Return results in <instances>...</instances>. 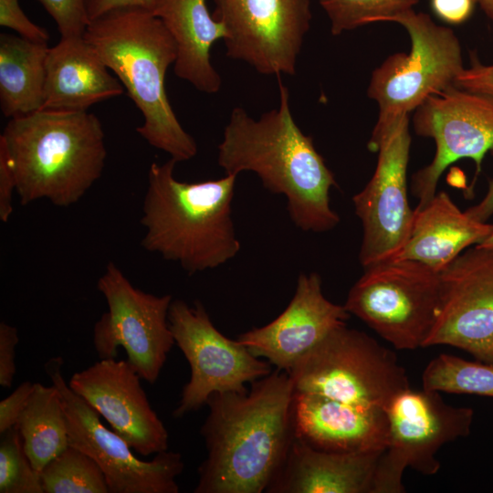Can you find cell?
I'll list each match as a JSON object with an SVG mask.
<instances>
[{
	"label": "cell",
	"instance_id": "35",
	"mask_svg": "<svg viewBox=\"0 0 493 493\" xmlns=\"http://www.w3.org/2000/svg\"><path fill=\"white\" fill-rule=\"evenodd\" d=\"M16 183L5 143L0 141V220L6 223L13 213V193Z\"/></svg>",
	"mask_w": 493,
	"mask_h": 493
},
{
	"label": "cell",
	"instance_id": "4",
	"mask_svg": "<svg viewBox=\"0 0 493 493\" xmlns=\"http://www.w3.org/2000/svg\"><path fill=\"white\" fill-rule=\"evenodd\" d=\"M84 37L142 112L143 123L136 131L177 163L194 158L197 144L166 93L165 75L176 60L177 47L160 18L143 8L115 9L90 21Z\"/></svg>",
	"mask_w": 493,
	"mask_h": 493
},
{
	"label": "cell",
	"instance_id": "5",
	"mask_svg": "<svg viewBox=\"0 0 493 493\" xmlns=\"http://www.w3.org/2000/svg\"><path fill=\"white\" fill-rule=\"evenodd\" d=\"M14 170L20 204L39 199L68 207L100 178L107 158L98 117L39 110L11 118L0 135Z\"/></svg>",
	"mask_w": 493,
	"mask_h": 493
},
{
	"label": "cell",
	"instance_id": "10",
	"mask_svg": "<svg viewBox=\"0 0 493 493\" xmlns=\"http://www.w3.org/2000/svg\"><path fill=\"white\" fill-rule=\"evenodd\" d=\"M97 287L109 308L94 326L100 359H116L121 346L141 378L154 383L175 344L168 320L172 296L135 288L113 262L108 263Z\"/></svg>",
	"mask_w": 493,
	"mask_h": 493
},
{
	"label": "cell",
	"instance_id": "22",
	"mask_svg": "<svg viewBox=\"0 0 493 493\" xmlns=\"http://www.w3.org/2000/svg\"><path fill=\"white\" fill-rule=\"evenodd\" d=\"M492 231L493 224L472 218L446 192H436L427 204L414 210L408 239L393 258L414 260L441 272Z\"/></svg>",
	"mask_w": 493,
	"mask_h": 493
},
{
	"label": "cell",
	"instance_id": "21",
	"mask_svg": "<svg viewBox=\"0 0 493 493\" xmlns=\"http://www.w3.org/2000/svg\"><path fill=\"white\" fill-rule=\"evenodd\" d=\"M124 89L84 36L60 37L49 47L41 110L84 111Z\"/></svg>",
	"mask_w": 493,
	"mask_h": 493
},
{
	"label": "cell",
	"instance_id": "28",
	"mask_svg": "<svg viewBox=\"0 0 493 493\" xmlns=\"http://www.w3.org/2000/svg\"><path fill=\"white\" fill-rule=\"evenodd\" d=\"M419 0H319L330 23V32L339 36L346 31L375 22H389L414 9Z\"/></svg>",
	"mask_w": 493,
	"mask_h": 493
},
{
	"label": "cell",
	"instance_id": "24",
	"mask_svg": "<svg viewBox=\"0 0 493 493\" xmlns=\"http://www.w3.org/2000/svg\"><path fill=\"white\" fill-rule=\"evenodd\" d=\"M48 49L46 42L0 35V108L5 117L42 109Z\"/></svg>",
	"mask_w": 493,
	"mask_h": 493
},
{
	"label": "cell",
	"instance_id": "15",
	"mask_svg": "<svg viewBox=\"0 0 493 493\" xmlns=\"http://www.w3.org/2000/svg\"><path fill=\"white\" fill-rule=\"evenodd\" d=\"M213 17L226 30V56L258 73L294 75L309 30L311 0H214Z\"/></svg>",
	"mask_w": 493,
	"mask_h": 493
},
{
	"label": "cell",
	"instance_id": "17",
	"mask_svg": "<svg viewBox=\"0 0 493 493\" xmlns=\"http://www.w3.org/2000/svg\"><path fill=\"white\" fill-rule=\"evenodd\" d=\"M141 379L128 361L102 359L75 372L68 383L131 449L148 456L168 449V432L152 408Z\"/></svg>",
	"mask_w": 493,
	"mask_h": 493
},
{
	"label": "cell",
	"instance_id": "31",
	"mask_svg": "<svg viewBox=\"0 0 493 493\" xmlns=\"http://www.w3.org/2000/svg\"><path fill=\"white\" fill-rule=\"evenodd\" d=\"M0 26L34 41L47 43L49 40L48 32L26 16L18 0H0Z\"/></svg>",
	"mask_w": 493,
	"mask_h": 493
},
{
	"label": "cell",
	"instance_id": "9",
	"mask_svg": "<svg viewBox=\"0 0 493 493\" xmlns=\"http://www.w3.org/2000/svg\"><path fill=\"white\" fill-rule=\"evenodd\" d=\"M389 424L388 445L376 468L373 493H403L407 467L423 475L438 472V450L445 444L468 435L474 410L446 404L440 392L410 387L384 408Z\"/></svg>",
	"mask_w": 493,
	"mask_h": 493
},
{
	"label": "cell",
	"instance_id": "12",
	"mask_svg": "<svg viewBox=\"0 0 493 493\" xmlns=\"http://www.w3.org/2000/svg\"><path fill=\"white\" fill-rule=\"evenodd\" d=\"M168 320L175 344L191 368L173 417L198 410L214 393L246 392V383L272 372L268 362L222 334L200 301L189 306L182 299L173 300Z\"/></svg>",
	"mask_w": 493,
	"mask_h": 493
},
{
	"label": "cell",
	"instance_id": "14",
	"mask_svg": "<svg viewBox=\"0 0 493 493\" xmlns=\"http://www.w3.org/2000/svg\"><path fill=\"white\" fill-rule=\"evenodd\" d=\"M415 133L431 138L435 152L429 164L412 177L417 207L436 194L444 171L461 159H471L480 172L486 153L493 149V96L454 86L428 97L413 117Z\"/></svg>",
	"mask_w": 493,
	"mask_h": 493
},
{
	"label": "cell",
	"instance_id": "2",
	"mask_svg": "<svg viewBox=\"0 0 493 493\" xmlns=\"http://www.w3.org/2000/svg\"><path fill=\"white\" fill-rule=\"evenodd\" d=\"M279 105L255 120L235 107L219 143L217 163L226 174L253 172L263 186L283 194L294 225L305 232L333 229L339 215L330 207L332 172L302 132L290 110L289 91L278 78Z\"/></svg>",
	"mask_w": 493,
	"mask_h": 493
},
{
	"label": "cell",
	"instance_id": "13",
	"mask_svg": "<svg viewBox=\"0 0 493 493\" xmlns=\"http://www.w3.org/2000/svg\"><path fill=\"white\" fill-rule=\"evenodd\" d=\"M409 115L371 135L368 149L378 152L374 173L352 197L362 226L359 260L365 268L393 258L406 243L414 216L407 193L411 134Z\"/></svg>",
	"mask_w": 493,
	"mask_h": 493
},
{
	"label": "cell",
	"instance_id": "11",
	"mask_svg": "<svg viewBox=\"0 0 493 493\" xmlns=\"http://www.w3.org/2000/svg\"><path fill=\"white\" fill-rule=\"evenodd\" d=\"M62 358H51L45 370L59 392L68 443L99 465L110 493H178L176 477L184 466L182 455L166 450L151 461L136 457L127 442L109 430L95 409L72 391L62 374Z\"/></svg>",
	"mask_w": 493,
	"mask_h": 493
},
{
	"label": "cell",
	"instance_id": "19",
	"mask_svg": "<svg viewBox=\"0 0 493 493\" xmlns=\"http://www.w3.org/2000/svg\"><path fill=\"white\" fill-rule=\"evenodd\" d=\"M292 423L294 435L319 450L383 451L388 445V418L380 406L293 392Z\"/></svg>",
	"mask_w": 493,
	"mask_h": 493
},
{
	"label": "cell",
	"instance_id": "3",
	"mask_svg": "<svg viewBox=\"0 0 493 493\" xmlns=\"http://www.w3.org/2000/svg\"><path fill=\"white\" fill-rule=\"evenodd\" d=\"M176 163L170 158L149 168L142 246L178 263L191 275L215 268L240 250L232 219L237 175L185 183L174 176Z\"/></svg>",
	"mask_w": 493,
	"mask_h": 493
},
{
	"label": "cell",
	"instance_id": "26",
	"mask_svg": "<svg viewBox=\"0 0 493 493\" xmlns=\"http://www.w3.org/2000/svg\"><path fill=\"white\" fill-rule=\"evenodd\" d=\"M422 384L423 389L440 393L493 397V363L442 353L424 370Z\"/></svg>",
	"mask_w": 493,
	"mask_h": 493
},
{
	"label": "cell",
	"instance_id": "33",
	"mask_svg": "<svg viewBox=\"0 0 493 493\" xmlns=\"http://www.w3.org/2000/svg\"><path fill=\"white\" fill-rule=\"evenodd\" d=\"M454 85L468 91L493 96V64L484 65L473 58L470 67L457 75Z\"/></svg>",
	"mask_w": 493,
	"mask_h": 493
},
{
	"label": "cell",
	"instance_id": "30",
	"mask_svg": "<svg viewBox=\"0 0 493 493\" xmlns=\"http://www.w3.org/2000/svg\"><path fill=\"white\" fill-rule=\"evenodd\" d=\"M56 22L61 37L84 36L89 24L85 0H38Z\"/></svg>",
	"mask_w": 493,
	"mask_h": 493
},
{
	"label": "cell",
	"instance_id": "25",
	"mask_svg": "<svg viewBox=\"0 0 493 493\" xmlns=\"http://www.w3.org/2000/svg\"><path fill=\"white\" fill-rule=\"evenodd\" d=\"M16 425L22 436L25 452L38 471L69 446L61 398L53 384L34 383Z\"/></svg>",
	"mask_w": 493,
	"mask_h": 493
},
{
	"label": "cell",
	"instance_id": "27",
	"mask_svg": "<svg viewBox=\"0 0 493 493\" xmlns=\"http://www.w3.org/2000/svg\"><path fill=\"white\" fill-rule=\"evenodd\" d=\"M44 493H110L99 465L68 446L40 471Z\"/></svg>",
	"mask_w": 493,
	"mask_h": 493
},
{
	"label": "cell",
	"instance_id": "34",
	"mask_svg": "<svg viewBox=\"0 0 493 493\" xmlns=\"http://www.w3.org/2000/svg\"><path fill=\"white\" fill-rule=\"evenodd\" d=\"M34 383H22L11 394L0 402V434L15 426L25 409Z\"/></svg>",
	"mask_w": 493,
	"mask_h": 493
},
{
	"label": "cell",
	"instance_id": "32",
	"mask_svg": "<svg viewBox=\"0 0 493 493\" xmlns=\"http://www.w3.org/2000/svg\"><path fill=\"white\" fill-rule=\"evenodd\" d=\"M19 341L17 329L4 321L0 323V385L12 386L16 374V346Z\"/></svg>",
	"mask_w": 493,
	"mask_h": 493
},
{
	"label": "cell",
	"instance_id": "40",
	"mask_svg": "<svg viewBox=\"0 0 493 493\" xmlns=\"http://www.w3.org/2000/svg\"><path fill=\"white\" fill-rule=\"evenodd\" d=\"M478 246L493 250V231Z\"/></svg>",
	"mask_w": 493,
	"mask_h": 493
},
{
	"label": "cell",
	"instance_id": "39",
	"mask_svg": "<svg viewBox=\"0 0 493 493\" xmlns=\"http://www.w3.org/2000/svg\"><path fill=\"white\" fill-rule=\"evenodd\" d=\"M486 16L493 20V0H476Z\"/></svg>",
	"mask_w": 493,
	"mask_h": 493
},
{
	"label": "cell",
	"instance_id": "18",
	"mask_svg": "<svg viewBox=\"0 0 493 493\" xmlns=\"http://www.w3.org/2000/svg\"><path fill=\"white\" fill-rule=\"evenodd\" d=\"M350 313L323 295L321 278L312 272L299 276L288 307L270 323L253 328L236 340L257 358L288 372L296 362Z\"/></svg>",
	"mask_w": 493,
	"mask_h": 493
},
{
	"label": "cell",
	"instance_id": "36",
	"mask_svg": "<svg viewBox=\"0 0 493 493\" xmlns=\"http://www.w3.org/2000/svg\"><path fill=\"white\" fill-rule=\"evenodd\" d=\"M476 3V0H431V8L446 23L459 25L470 17Z\"/></svg>",
	"mask_w": 493,
	"mask_h": 493
},
{
	"label": "cell",
	"instance_id": "20",
	"mask_svg": "<svg viewBox=\"0 0 493 493\" xmlns=\"http://www.w3.org/2000/svg\"><path fill=\"white\" fill-rule=\"evenodd\" d=\"M383 452H328L294 435L286 459L266 492L373 493Z\"/></svg>",
	"mask_w": 493,
	"mask_h": 493
},
{
	"label": "cell",
	"instance_id": "38",
	"mask_svg": "<svg viewBox=\"0 0 493 493\" xmlns=\"http://www.w3.org/2000/svg\"><path fill=\"white\" fill-rule=\"evenodd\" d=\"M472 218L487 222L493 215V178L488 182L484 197L475 205L466 210Z\"/></svg>",
	"mask_w": 493,
	"mask_h": 493
},
{
	"label": "cell",
	"instance_id": "29",
	"mask_svg": "<svg viewBox=\"0 0 493 493\" xmlns=\"http://www.w3.org/2000/svg\"><path fill=\"white\" fill-rule=\"evenodd\" d=\"M0 493H44L40 471L26 456L16 425L1 434Z\"/></svg>",
	"mask_w": 493,
	"mask_h": 493
},
{
	"label": "cell",
	"instance_id": "23",
	"mask_svg": "<svg viewBox=\"0 0 493 493\" xmlns=\"http://www.w3.org/2000/svg\"><path fill=\"white\" fill-rule=\"evenodd\" d=\"M152 12L176 44V76L201 92H218L222 80L212 64L211 48L226 38V30L209 14L205 0H156Z\"/></svg>",
	"mask_w": 493,
	"mask_h": 493
},
{
	"label": "cell",
	"instance_id": "7",
	"mask_svg": "<svg viewBox=\"0 0 493 493\" xmlns=\"http://www.w3.org/2000/svg\"><path fill=\"white\" fill-rule=\"evenodd\" d=\"M405 28L408 53L390 55L371 75L367 95L378 105L371 135H377L414 111L428 97L454 86L465 68L460 41L447 26L414 9L389 20Z\"/></svg>",
	"mask_w": 493,
	"mask_h": 493
},
{
	"label": "cell",
	"instance_id": "37",
	"mask_svg": "<svg viewBox=\"0 0 493 493\" xmlns=\"http://www.w3.org/2000/svg\"><path fill=\"white\" fill-rule=\"evenodd\" d=\"M156 0H85L89 22L119 8L139 7L152 11Z\"/></svg>",
	"mask_w": 493,
	"mask_h": 493
},
{
	"label": "cell",
	"instance_id": "16",
	"mask_svg": "<svg viewBox=\"0 0 493 493\" xmlns=\"http://www.w3.org/2000/svg\"><path fill=\"white\" fill-rule=\"evenodd\" d=\"M440 278V309L425 347L449 345L493 363V250L467 248Z\"/></svg>",
	"mask_w": 493,
	"mask_h": 493
},
{
	"label": "cell",
	"instance_id": "8",
	"mask_svg": "<svg viewBox=\"0 0 493 493\" xmlns=\"http://www.w3.org/2000/svg\"><path fill=\"white\" fill-rule=\"evenodd\" d=\"M440 305V272L390 258L364 268L343 306L395 349L414 350L425 347Z\"/></svg>",
	"mask_w": 493,
	"mask_h": 493
},
{
	"label": "cell",
	"instance_id": "6",
	"mask_svg": "<svg viewBox=\"0 0 493 493\" xmlns=\"http://www.w3.org/2000/svg\"><path fill=\"white\" fill-rule=\"evenodd\" d=\"M288 373L296 393L383 408L410 387L394 352L346 323L330 330Z\"/></svg>",
	"mask_w": 493,
	"mask_h": 493
},
{
	"label": "cell",
	"instance_id": "1",
	"mask_svg": "<svg viewBox=\"0 0 493 493\" xmlns=\"http://www.w3.org/2000/svg\"><path fill=\"white\" fill-rule=\"evenodd\" d=\"M246 392L212 393L201 428L207 456L194 493H262L280 469L294 437L293 385L276 369Z\"/></svg>",
	"mask_w": 493,
	"mask_h": 493
}]
</instances>
